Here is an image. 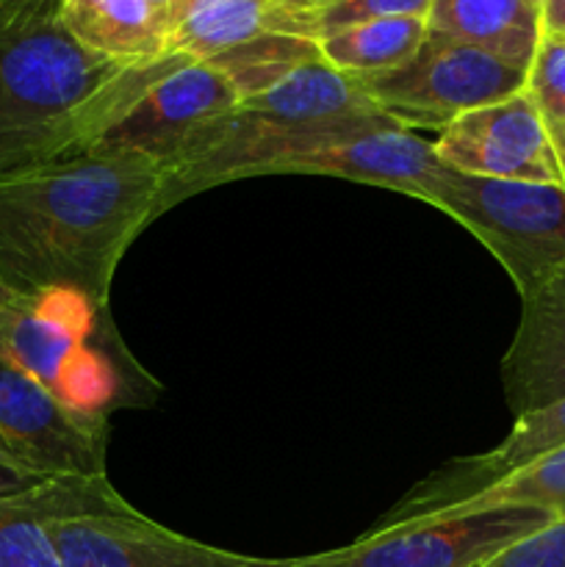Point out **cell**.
<instances>
[{"mask_svg": "<svg viewBox=\"0 0 565 567\" xmlns=\"http://www.w3.org/2000/svg\"><path fill=\"white\" fill-rule=\"evenodd\" d=\"M164 166L114 150L0 177V280L109 305L116 266L164 214Z\"/></svg>", "mask_w": 565, "mask_h": 567, "instance_id": "6da1fadb", "label": "cell"}, {"mask_svg": "<svg viewBox=\"0 0 565 567\" xmlns=\"http://www.w3.org/2000/svg\"><path fill=\"white\" fill-rule=\"evenodd\" d=\"M186 61L120 64L83 48L55 0H0V177L92 150Z\"/></svg>", "mask_w": 565, "mask_h": 567, "instance_id": "7a4b0ae2", "label": "cell"}, {"mask_svg": "<svg viewBox=\"0 0 565 567\" xmlns=\"http://www.w3.org/2000/svg\"><path fill=\"white\" fill-rule=\"evenodd\" d=\"M399 127L347 72L325 59L297 66L266 92L242 100L208 153L166 175L161 210L238 177L275 175L282 161L358 131Z\"/></svg>", "mask_w": 565, "mask_h": 567, "instance_id": "3957f363", "label": "cell"}, {"mask_svg": "<svg viewBox=\"0 0 565 567\" xmlns=\"http://www.w3.org/2000/svg\"><path fill=\"white\" fill-rule=\"evenodd\" d=\"M0 352L86 415L109 419L114 410L144 408L158 391L116 338L109 305L78 291H33L0 280Z\"/></svg>", "mask_w": 565, "mask_h": 567, "instance_id": "277c9868", "label": "cell"}, {"mask_svg": "<svg viewBox=\"0 0 565 567\" xmlns=\"http://www.w3.org/2000/svg\"><path fill=\"white\" fill-rule=\"evenodd\" d=\"M64 567H282L208 546L147 518L105 476H61L22 491Z\"/></svg>", "mask_w": 565, "mask_h": 567, "instance_id": "5b68a950", "label": "cell"}, {"mask_svg": "<svg viewBox=\"0 0 565 567\" xmlns=\"http://www.w3.org/2000/svg\"><path fill=\"white\" fill-rule=\"evenodd\" d=\"M421 203L435 205L480 238L521 297L565 266V186L491 181L441 166Z\"/></svg>", "mask_w": 565, "mask_h": 567, "instance_id": "8992f818", "label": "cell"}, {"mask_svg": "<svg viewBox=\"0 0 565 567\" xmlns=\"http://www.w3.org/2000/svg\"><path fill=\"white\" fill-rule=\"evenodd\" d=\"M355 81L404 131H446L469 111L524 92L526 72L427 28L413 59L391 72Z\"/></svg>", "mask_w": 565, "mask_h": 567, "instance_id": "52a82bcc", "label": "cell"}, {"mask_svg": "<svg viewBox=\"0 0 565 567\" xmlns=\"http://www.w3.org/2000/svg\"><path fill=\"white\" fill-rule=\"evenodd\" d=\"M554 520L530 507L454 509L404 524H377L349 546L282 559V567H480Z\"/></svg>", "mask_w": 565, "mask_h": 567, "instance_id": "ba28073f", "label": "cell"}, {"mask_svg": "<svg viewBox=\"0 0 565 567\" xmlns=\"http://www.w3.org/2000/svg\"><path fill=\"white\" fill-rule=\"evenodd\" d=\"M242 105V94L208 61H186L161 78L92 150L136 153L166 175L208 153L219 127Z\"/></svg>", "mask_w": 565, "mask_h": 567, "instance_id": "9c48e42d", "label": "cell"}, {"mask_svg": "<svg viewBox=\"0 0 565 567\" xmlns=\"http://www.w3.org/2000/svg\"><path fill=\"white\" fill-rule=\"evenodd\" d=\"M0 454L37 482L105 476L109 419L70 410L0 352Z\"/></svg>", "mask_w": 565, "mask_h": 567, "instance_id": "30bf717a", "label": "cell"}, {"mask_svg": "<svg viewBox=\"0 0 565 567\" xmlns=\"http://www.w3.org/2000/svg\"><path fill=\"white\" fill-rule=\"evenodd\" d=\"M432 144L438 161L463 175L563 186L554 142L526 89L485 109L469 111Z\"/></svg>", "mask_w": 565, "mask_h": 567, "instance_id": "8fae6325", "label": "cell"}, {"mask_svg": "<svg viewBox=\"0 0 565 567\" xmlns=\"http://www.w3.org/2000/svg\"><path fill=\"white\" fill-rule=\"evenodd\" d=\"M559 446H565V396L535 410V413L515 419L510 435L499 446H493L491 452L452 460V463L432 471L380 524H404V520L449 513V509L460 507L485 487L496 485L499 480L510 476L513 471L524 468L532 460L543 457V454L554 452Z\"/></svg>", "mask_w": 565, "mask_h": 567, "instance_id": "7c38bea8", "label": "cell"}, {"mask_svg": "<svg viewBox=\"0 0 565 567\" xmlns=\"http://www.w3.org/2000/svg\"><path fill=\"white\" fill-rule=\"evenodd\" d=\"M441 166L432 142L404 127H377L294 155L277 166L275 175H330L421 199L424 186Z\"/></svg>", "mask_w": 565, "mask_h": 567, "instance_id": "4fadbf2b", "label": "cell"}, {"mask_svg": "<svg viewBox=\"0 0 565 567\" xmlns=\"http://www.w3.org/2000/svg\"><path fill=\"white\" fill-rule=\"evenodd\" d=\"M502 388L515 419L565 396V266L521 297V319L502 360Z\"/></svg>", "mask_w": 565, "mask_h": 567, "instance_id": "5bb4252c", "label": "cell"}, {"mask_svg": "<svg viewBox=\"0 0 565 567\" xmlns=\"http://www.w3.org/2000/svg\"><path fill=\"white\" fill-rule=\"evenodd\" d=\"M310 17L294 0H183L166 11L164 55L208 61L264 33L310 39Z\"/></svg>", "mask_w": 565, "mask_h": 567, "instance_id": "9a60e30c", "label": "cell"}, {"mask_svg": "<svg viewBox=\"0 0 565 567\" xmlns=\"http://www.w3.org/2000/svg\"><path fill=\"white\" fill-rule=\"evenodd\" d=\"M427 28L524 72L543 37L541 9L526 0H432Z\"/></svg>", "mask_w": 565, "mask_h": 567, "instance_id": "2e32d148", "label": "cell"}, {"mask_svg": "<svg viewBox=\"0 0 565 567\" xmlns=\"http://www.w3.org/2000/svg\"><path fill=\"white\" fill-rule=\"evenodd\" d=\"M61 22L86 50L120 64L164 55L166 20L155 0H61Z\"/></svg>", "mask_w": 565, "mask_h": 567, "instance_id": "e0dca14e", "label": "cell"}, {"mask_svg": "<svg viewBox=\"0 0 565 567\" xmlns=\"http://www.w3.org/2000/svg\"><path fill=\"white\" fill-rule=\"evenodd\" d=\"M427 37V17H391L360 22L316 39L321 59L338 72L369 78L391 72L415 55Z\"/></svg>", "mask_w": 565, "mask_h": 567, "instance_id": "ac0fdd59", "label": "cell"}, {"mask_svg": "<svg viewBox=\"0 0 565 567\" xmlns=\"http://www.w3.org/2000/svg\"><path fill=\"white\" fill-rule=\"evenodd\" d=\"M316 59H321L316 39L294 37V33H264V37L249 39L238 48L214 55L208 59V64L225 72L242 100H249L280 83L297 66Z\"/></svg>", "mask_w": 565, "mask_h": 567, "instance_id": "d6986e66", "label": "cell"}, {"mask_svg": "<svg viewBox=\"0 0 565 567\" xmlns=\"http://www.w3.org/2000/svg\"><path fill=\"white\" fill-rule=\"evenodd\" d=\"M476 507H530L554 515L557 520L565 518V446L532 460L524 468L513 471L510 476L499 480L496 485L485 487L482 493L471 496L454 509ZM449 509V513H454Z\"/></svg>", "mask_w": 565, "mask_h": 567, "instance_id": "ffe728a7", "label": "cell"}, {"mask_svg": "<svg viewBox=\"0 0 565 567\" xmlns=\"http://www.w3.org/2000/svg\"><path fill=\"white\" fill-rule=\"evenodd\" d=\"M0 567H64L22 493L0 496Z\"/></svg>", "mask_w": 565, "mask_h": 567, "instance_id": "44dd1931", "label": "cell"}, {"mask_svg": "<svg viewBox=\"0 0 565 567\" xmlns=\"http://www.w3.org/2000/svg\"><path fill=\"white\" fill-rule=\"evenodd\" d=\"M526 94L541 111L548 133L565 127V37L543 33L526 70Z\"/></svg>", "mask_w": 565, "mask_h": 567, "instance_id": "7402d4cb", "label": "cell"}, {"mask_svg": "<svg viewBox=\"0 0 565 567\" xmlns=\"http://www.w3.org/2000/svg\"><path fill=\"white\" fill-rule=\"evenodd\" d=\"M432 0H332L310 17V39L391 17H427Z\"/></svg>", "mask_w": 565, "mask_h": 567, "instance_id": "603a6c76", "label": "cell"}, {"mask_svg": "<svg viewBox=\"0 0 565 567\" xmlns=\"http://www.w3.org/2000/svg\"><path fill=\"white\" fill-rule=\"evenodd\" d=\"M480 567H565V518L510 543Z\"/></svg>", "mask_w": 565, "mask_h": 567, "instance_id": "cb8c5ba5", "label": "cell"}, {"mask_svg": "<svg viewBox=\"0 0 565 567\" xmlns=\"http://www.w3.org/2000/svg\"><path fill=\"white\" fill-rule=\"evenodd\" d=\"M39 485L37 480H31V476H25L22 471H17L14 465L9 463V460L0 454V496H11V493H22L28 491V487Z\"/></svg>", "mask_w": 565, "mask_h": 567, "instance_id": "d4e9b609", "label": "cell"}, {"mask_svg": "<svg viewBox=\"0 0 565 567\" xmlns=\"http://www.w3.org/2000/svg\"><path fill=\"white\" fill-rule=\"evenodd\" d=\"M541 28L548 37H565V0H543Z\"/></svg>", "mask_w": 565, "mask_h": 567, "instance_id": "484cf974", "label": "cell"}, {"mask_svg": "<svg viewBox=\"0 0 565 567\" xmlns=\"http://www.w3.org/2000/svg\"><path fill=\"white\" fill-rule=\"evenodd\" d=\"M548 136H552V142H554V153H557L559 169H563V186H565V127L563 131H552Z\"/></svg>", "mask_w": 565, "mask_h": 567, "instance_id": "4316f807", "label": "cell"}, {"mask_svg": "<svg viewBox=\"0 0 565 567\" xmlns=\"http://www.w3.org/2000/svg\"><path fill=\"white\" fill-rule=\"evenodd\" d=\"M294 3H297L299 9H305V11H310V14H314V11H319L321 6L332 3V0H294Z\"/></svg>", "mask_w": 565, "mask_h": 567, "instance_id": "83f0119b", "label": "cell"}, {"mask_svg": "<svg viewBox=\"0 0 565 567\" xmlns=\"http://www.w3.org/2000/svg\"><path fill=\"white\" fill-rule=\"evenodd\" d=\"M155 3L161 6V11H164V20H166V11L175 9V6H177V3H183V0H155Z\"/></svg>", "mask_w": 565, "mask_h": 567, "instance_id": "f1b7e54d", "label": "cell"}, {"mask_svg": "<svg viewBox=\"0 0 565 567\" xmlns=\"http://www.w3.org/2000/svg\"><path fill=\"white\" fill-rule=\"evenodd\" d=\"M526 3H532V6H535V9H541V3H543V0H526Z\"/></svg>", "mask_w": 565, "mask_h": 567, "instance_id": "f546056e", "label": "cell"}, {"mask_svg": "<svg viewBox=\"0 0 565 567\" xmlns=\"http://www.w3.org/2000/svg\"><path fill=\"white\" fill-rule=\"evenodd\" d=\"M55 3H61V0H55Z\"/></svg>", "mask_w": 565, "mask_h": 567, "instance_id": "4dcf8cb0", "label": "cell"}]
</instances>
